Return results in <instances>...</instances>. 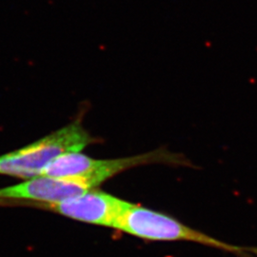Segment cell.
Segmentation results:
<instances>
[{"mask_svg":"<svg viewBox=\"0 0 257 257\" xmlns=\"http://www.w3.org/2000/svg\"><path fill=\"white\" fill-rule=\"evenodd\" d=\"M33 204H37V207L60 213L74 220L113 228L115 222L130 202L110 193L93 189L62 202Z\"/></svg>","mask_w":257,"mask_h":257,"instance_id":"cell-4","label":"cell"},{"mask_svg":"<svg viewBox=\"0 0 257 257\" xmlns=\"http://www.w3.org/2000/svg\"><path fill=\"white\" fill-rule=\"evenodd\" d=\"M114 229L149 241H185L217 248L241 257H250L248 248L238 247L193 229L161 211L130 203L116 220Z\"/></svg>","mask_w":257,"mask_h":257,"instance_id":"cell-2","label":"cell"},{"mask_svg":"<svg viewBox=\"0 0 257 257\" xmlns=\"http://www.w3.org/2000/svg\"><path fill=\"white\" fill-rule=\"evenodd\" d=\"M91 189L75 178L39 175L0 189V199L55 204L78 196Z\"/></svg>","mask_w":257,"mask_h":257,"instance_id":"cell-5","label":"cell"},{"mask_svg":"<svg viewBox=\"0 0 257 257\" xmlns=\"http://www.w3.org/2000/svg\"><path fill=\"white\" fill-rule=\"evenodd\" d=\"M95 139L75 121L40 138L25 147L0 156V175L30 179L43 171L59 156L81 152Z\"/></svg>","mask_w":257,"mask_h":257,"instance_id":"cell-3","label":"cell"},{"mask_svg":"<svg viewBox=\"0 0 257 257\" xmlns=\"http://www.w3.org/2000/svg\"><path fill=\"white\" fill-rule=\"evenodd\" d=\"M248 252L251 253L252 255H256L257 256V248H248Z\"/></svg>","mask_w":257,"mask_h":257,"instance_id":"cell-6","label":"cell"},{"mask_svg":"<svg viewBox=\"0 0 257 257\" xmlns=\"http://www.w3.org/2000/svg\"><path fill=\"white\" fill-rule=\"evenodd\" d=\"M149 164H166L175 167L195 168L182 154L173 153L166 148L138 156L113 159H94L81 152L65 154L47 167L41 175L75 178L93 190L111 177L132 168Z\"/></svg>","mask_w":257,"mask_h":257,"instance_id":"cell-1","label":"cell"}]
</instances>
